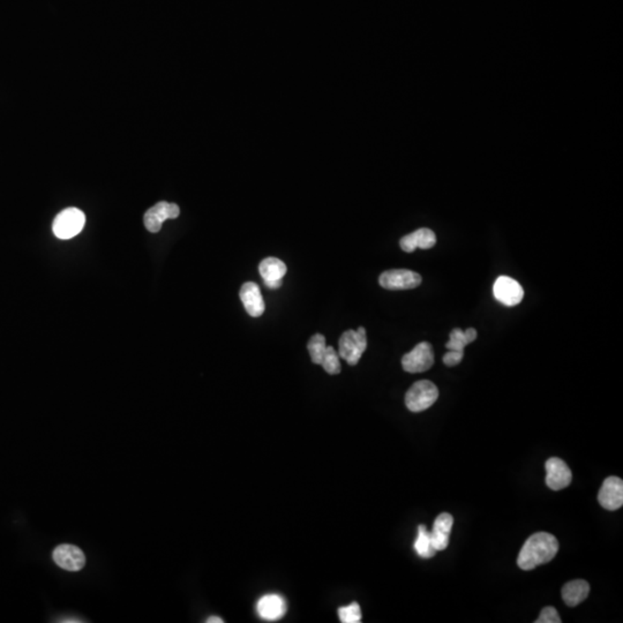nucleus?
I'll use <instances>...</instances> for the list:
<instances>
[{
	"instance_id": "f257e3e1",
	"label": "nucleus",
	"mask_w": 623,
	"mask_h": 623,
	"mask_svg": "<svg viewBox=\"0 0 623 623\" xmlns=\"http://www.w3.org/2000/svg\"><path fill=\"white\" fill-rule=\"evenodd\" d=\"M559 541L547 532H538L528 538L517 558V565L523 570H532L555 558Z\"/></svg>"
},
{
	"instance_id": "f03ea898",
	"label": "nucleus",
	"mask_w": 623,
	"mask_h": 623,
	"mask_svg": "<svg viewBox=\"0 0 623 623\" xmlns=\"http://www.w3.org/2000/svg\"><path fill=\"white\" fill-rule=\"evenodd\" d=\"M339 357L348 365L355 366L361 361V356L367 348L366 330L363 327L358 330H346L339 341Z\"/></svg>"
},
{
	"instance_id": "7ed1b4c3",
	"label": "nucleus",
	"mask_w": 623,
	"mask_h": 623,
	"mask_svg": "<svg viewBox=\"0 0 623 623\" xmlns=\"http://www.w3.org/2000/svg\"><path fill=\"white\" fill-rule=\"evenodd\" d=\"M439 398V390L433 382L428 380L415 382L405 395V404L412 412H422L431 408Z\"/></svg>"
},
{
	"instance_id": "20e7f679",
	"label": "nucleus",
	"mask_w": 623,
	"mask_h": 623,
	"mask_svg": "<svg viewBox=\"0 0 623 623\" xmlns=\"http://www.w3.org/2000/svg\"><path fill=\"white\" fill-rule=\"evenodd\" d=\"M86 216L78 208H68L57 215L53 222V233L59 239H70L82 231Z\"/></svg>"
},
{
	"instance_id": "39448f33",
	"label": "nucleus",
	"mask_w": 623,
	"mask_h": 623,
	"mask_svg": "<svg viewBox=\"0 0 623 623\" xmlns=\"http://www.w3.org/2000/svg\"><path fill=\"white\" fill-rule=\"evenodd\" d=\"M379 283L387 290H410L422 284V276L407 269H393L382 272Z\"/></svg>"
},
{
	"instance_id": "423d86ee",
	"label": "nucleus",
	"mask_w": 623,
	"mask_h": 623,
	"mask_svg": "<svg viewBox=\"0 0 623 623\" xmlns=\"http://www.w3.org/2000/svg\"><path fill=\"white\" fill-rule=\"evenodd\" d=\"M434 365L433 348L428 342L419 343L412 351L402 358V366L408 373H422Z\"/></svg>"
},
{
	"instance_id": "0eeeda50",
	"label": "nucleus",
	"mask_w": 623,
	"mask_h": 623,
	"mask_svg": "<svg viewBox=\"0 0 623 623\" xmlns=\"http://www.w3.org/2000/svg\"><path fill=\"white\" fill-rule=\"evenodd\" d=\"M52 559L55 565L68 571H79L86 565V556L82 550L74 545H59L55 547Z\"/></svg>"
},
{
	"instance_id": "6e6552de",
	"label": "nucleus",
	"mask_w": 623,
	"mask_h": 623,
	"mask_svg": "<svg viewBox=\"0 0 623 623\" xmlns=\"http://www.w3.org/2000/svg\"><path fill=\"white\" fill-rule=\"evenodd\" d=\"M181 214V209L176 203H168V202H159L157 205L150 208L149 211L144 215V225L147 228L149 233H159V230L162 229V224L164 220L169 218H177Z\"/></svg>"
},
{
	"instance_id": "1a4fd4ad",
	"label": "nucleus",
	"mask_w": 623,
	"mask_h": 623,
	"mask_svg": "<svg viewBox=\"0 0 623 623\" xmlns=\"http://www.w3.org/2000/svg\"><path fill=\"white\" fill-rule=\"evenodd\" d=\"M598 501L606 511H617L623 504V481L617 476H608L599 491Z\"/></svg>"
},
{
	"instance_id": "9d476101",
	"label": "nucleus",
	"mask_w": 623,
	"mask_h": 623,
	"mask_svg": "<svg viewBox=\"0 0 623 623\" xmlns=\"http://www.w3.org/2000/svg\"><path fill=\"white\" fill-rule=\"evenodd\" d=\"M546 467V484L550 489L560 491L570 485L573 474L565 462L558 457H552L545 464Z\"/></svg>"
},
{
	"instance_id": "9b49d317",
	"label": "nucleus",
	"mask_w": 623,
	"mask_h": 623,
	"mask_svg": "<svg viewBox=\"0 0 623 623\" xmlns=\"http://www.w3.org/2000/svg\"><path fill=\"white\" fill-rule=\"evenodd\" d=\"M494 296L500 303L506 306L518 305L524 297V291L518 282L507 276H501L495 281Z\"/></svg>"
},
{
	"instance_id": "f8f14e48",
	"label": "nucleus",
	"mask_w": 623,
	"mask_h": 623,
	"mask_svg": "<svg viewBox=\"0 0 623 623\" xmlns=\"http://www.w3.org/2000/svg\"><path fill=\"white\" fill-rule=\"evenodd\" d=\"M257 612L263 620H279L287 613V602L279 595H266L259 599Z\"/></svg>"
},
{
	"instance_id": "ddd939ff",
	"label": "nucleus",
	"mask_w": 623,
	"mask_h": 623,
	"mask_svg": "<svg viewBox=\"0 0 623 623\" xmlns=\"http://www.w3.org/2000/svg\"><path fill=\"white\" fill-rule=\"evenodd\" d=\"M435 244H437V235L427 228H422L410 235H404L400 242V248L407 253H412L415 251V248L428 250L434 247Z\"/></svg>"
},
{
	"instance_id": "4468645a",
	"label": "nucleus",
	"mask_w": 623,
	"mask_h": 623,
	"mask_svg": "<svg viewBox=\"0 0 623 623\" xmlns=\"http://www.w3.org/2000/svg\"><path fill=\"white\" fill-rule=\"evenodd\" d=\"M240 299L248 314L257 318L261 316L265 312V302H263L262 294L260 291V287H257L253 282H247L243 285L240 289Z\"/></svg>"
},
{
	"instance_id": "2eb2a0df",
	"label": "nucleus",
	"mask_w": 623,
	"mask_h": 623,
	"mask_svg": "<svg viewBox=\"0 0 623 623\" xmlns=\"http://www.w3.org/2000/svg\"><path fill=\"white\" fill-rule=\"evenodd\" d=\"M452 524H454V518L448 513H440L434 521L431 537L434 548L437 550V552L446 550L449 545Z\"/></svg>"
},
{
	"instance_id": "dca6fc26",
	"label": "nucleus",
	"mask_w": 623,
	"mask_h": 623,
	"mask_svg": "<svg viewBox=\"0 0 623 623\" xmlns=\"http://www.w3.org/2000/svg\"><path fill=\"white\" fill-rule=\"evenodd\" d=\"M590 585L587 580H571L563 587L561 595L567 605L570 607L580 605L589 596Z\"/></svg>"
},
{
	"instance_id": "f3484780",
	"label": "nucleus",
	"mask_w": 623,
	"mask_h": 623,
	"mask_svg": "<svg viewBox=\"0 0 623 623\" xmlns=\"http://www.w3.org/2000/svg\"><path fill=\"white\" fill-rule=\"evenodd\" d=\"M259 272L262 276L263 281L282 279L287 274V266L277 257H267L260 263Z\"/></svg>"
},
{
	"instance_id": "a211bd4d",
	"label": "nucleus",
	"mask_w": 623,
	"mask_h": 623,
	"mask_svg": "<svg viewBox=\"0 0 623 623\" xmlns=\"http://www.w3.org/2000/svg\"><path fill=\"white\" fill-rule=\"evenodd\" d=\"M413 547L417 554L424 559H431L437 554V550L432 543L431 532H428L425 526H419L418 537L415 539Z\"/></svg>"
},
{
	"instance_id": "6ab92c4d",
	"label": "nucleus",
	"mask_w": 623,
	"mask_h": 623,
	"mask_svg": "<svg viewBox=\"0 0 623 623\" xmlns=\"http://www.w3.org/2000/svg\"><path fill=\"white\" fill-rule=\"evenodd\" d=\"M309 352L311 356V359L313 363L316 365H321L322 358H324V351H326V337L321 334H315L314 336H312L309 342Z\"/></svg>"
},
{
	"instance_id": "aec40b11",
	"label": "nucleus",
	"mask_w": 623,
	"mask_h": 623,
	"mask_svg": "<svg viewBox=\"0 0 623 623\" xmlns=\"http://www.w3.org/2000/svg\"><path fill=\"white\" fill-rule=\"evenodd\" d=\"M321 365L324 367L326 372L329 373L331 376H336L341 373V361H339V356L336 350L333 346H327L324 351V358L321 361Z\"/></svg>"
},
{
	"instance_id": "412c9836",
	"label": "nucleus",
	"mask_w": 623,
	"mask_h": 623,
	"mask_svg": "<svg viewBox=\"0 0 623 623\" xmlns=\"http://www.w3.org/2000/svg\"><path fill=\"white\" fill-rule=\"evenodd\" d=\"M339 617L343 623H359L361 621V606L357 602L339 608Z\"/></svg>"
},
{
	"instance_id": "4be33fe9",
	"label": "nucleus",
	"mask_w": 623,
	"mask_h": 623,
	"mask_svg": "<svg viewBox=\"0 0 623 623\" xmlns=\"http://www.w3.org/2000/svg\"><path fill=\"white\" fill-rule=\"evenodd\" d=\"M467 344L469 342L465 337L464 331L456 328V329L452 330L449 342L447 343L446 348L454 350V351H464V348Z\"/></svg>"
},
{
	"instance_id": "5701e85b",
	"label": "nucleus",
	"mask_w": 623,
	"mask_h": 623,
	"mask_svg": "<svg viewBox=\"0 0 623 623\" xmlns=\"http://www.w3.org/2000/svg\"><path fill=\"white\" fill-rule=\"evenodd\" d=\"M559 613L554 607H545L536 623H561Z\"/></svg>"
},
{
	"instance_id": "b1692460",
	"label": "nucleus",
	"mask_w": 623,
	"mask_h": 623,
	"mask_svg": "<svg viewBox=\"0 0 623 623\" xmlns=\"http://www.w3.org/2000/svg\"><path fill=\"white\" fill-rule=\"evenodd\" d=\"M464 357V351H454V350H449V351L447 352L444 357H443V363L446 366H456V365H459L461 363L462 359Z\"/></svg>"
},
{
	"instance_id": "393cba45",
	"label": "nucleus",
	"mask_w": 623,
	"mask_h": 623,
	"mask_svg": "<svg viewBox=\"0 0 623 623\" xmlns=\"http://www.w3.org/2000/svg\"><path fill=\"white\" fill-rule=\"evenodd\" d=\"M464 334L465 337H467V342H469V344L476 341V329H474V328H469V329L465 330Z\"/></svg>"
},
{
	"instance_id": "a878e982",
	"label": "nucleus",
	"mask_w": 623,
	"mask_h": 623,
	"mask_svg": "<svg viewBox=\"0 0 623 623\" xmlns=\"http://www.w3.org/2000/svg\"><path fill=\"white\" fill-rule=\"evenodd\" d=\"M265 285L269 289H278L282 285V279H270V281H265Z\"/></svg>"
},
{
	"instance_id": "bb28decb",
	"label": "nucleus",
	"mask_w": 623,
	"mask_h": 623,
	"mask_svg": "<svg viewBox=\"0 0 623 623\" xmlns=\"http://www.w3.org/2000/svg\"><path fill=\"white\" fill-rule=\"evenodd\" d=\"M208 623H223V620L220 617H211L207 620Z\"/></svg>"
}]
</instances>
